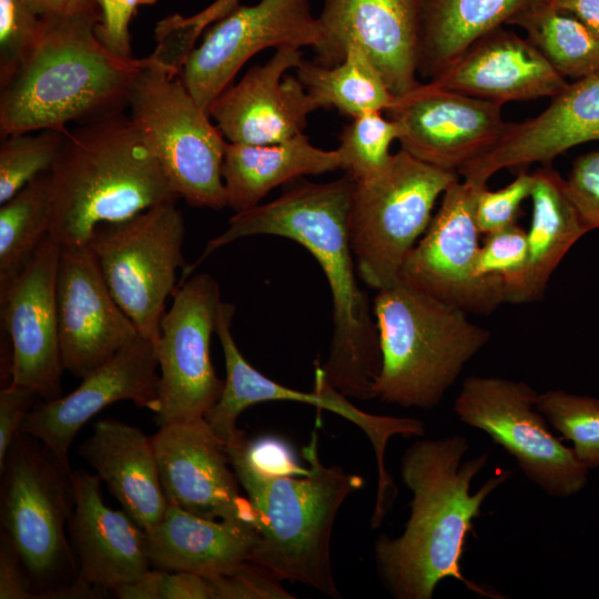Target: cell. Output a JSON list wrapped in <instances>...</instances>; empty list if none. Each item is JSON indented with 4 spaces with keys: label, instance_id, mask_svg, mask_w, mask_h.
Wrapping results in <instances>:
<instances>
[{
    "label": "cell",
    "instance_id": "obj_1",
    "mask_svg": "<svg viewBox=\"0 0 599 599\" xmlns=\"http://www.w3.org/2000/svg\"><path fill=\"white\" fill-rule=\"evenodd\" d=\"M355 180L346 174L325 183L298 177L268 203L230 217L227 227L207 242L187 272L222 246L252 235H275L306 248L322 267L332 293L333 333L321 367L327 384L346 397L374 399L382 367L379 333L367 293L357 281L348 237Z\"/></svg>",
    "mask_w": 599,
    "mask_h": 599
},
{
    "label": "cell",
    "instance_id": "obj_2",
    "mask_svg": "<svg viewBox=\"0 0 599 599\" xmlns=\"http://www.w3.org/2000/svg\"><path fill=\"white\" fill-rule=\"evenodd\" d=\"M469 447L465 437L453 435L418 440L403 454L400 476L413 494L410 515L402 535H382L374 547L378 576L396 599H430L445 579L460 581L487 598H504L468 580L461 559L484 501L511 471L491 476L471 494V483L487 465L488 454L463 461Z\"/></svg>",
    "mask_w": 599,
    "mask_h": 599
},
{
    "label": "cell",
    "instance_id": "obj_3",
    "mask_svg": "<svg viewBox=\"0 0 599 599\" xmlns=\"http://www.w3.org/2000/svg\"><path fill=\"white\" fill-rule=\"evenodd\" d=\"M100 10L42 18L40 38L24 63L0 84L1 138L67 128L123 112L148 61L109 52L94 29Z\"/></svg>",
    "mask_w": 599,
    "mask_h": 599
},
{
    "label": "cell",
    "instance_id": "obj_4",
    "mask_svg": "<svg viewBox=\"0 0 599 599\" xmlns=\"http://www.w3.org/2000/svg\"><path fill=\"white\" fill-rule=\"evenodd\" d=\"M179 199L142 131L114 113L68 130L49 171V235L85 244L102 224Z\"/></svg>",
    "mask_w": 599,
    "mask_h": 599
},
{
    "label": "cell",
    "instance_id": "obj_5",
    "mask_svg": "<svg viewBox=\"0 0 599 599\" xmlns=\"http://www.w3.org/2000/svg\"><path fill=\"white\" fill-rule=\"evenodd\" d=\"M242 430L224 447L240 485L257 515L258 538L250 558L281 581L298 582L331 598L341 593L331 562V537L338 510L364 486V478L326 466L318 454L317 430L303 456V477L273 475L250 458Z\"/></svg>",
    "mask_w": 599,
    "mask_h": 599
},
{
    "label": "cell",
    "instance_id": "obj_6",
    "mask_svg": "<svg viewBox=\"0 0 599 599\" xmlns=\"http://www.w3.org/2000/svg\"><path fill=\"white\" fill-rule=\"evenodd\" d=\"M373 312L382 352L374 396L405 408L436 407L491 336L465 311L403 278L377 291Z\"/></svg>",
    "mask_w": 599,
    "mask_h": 599
},
{
    "label": "cell",
    "instance_id": "obj_7",
    "mask_svg": "<svg viewBox=\"0 0 599 599\" xmlns=\"http://www.w3.org/2000/svg\"><path fill=\"white\" fill-rule=\"evenodd\" d=\"M2 532L27 568L38 598H63L78 577L65 537L74 508L71 468L33 436L19 433L3 466Z\"/></svg>",
    "mask_w": 599,
    "mask_h": 599
},
{
    "label": "cell",
    "instance_id": "obj_8",
    "mask_svg": "<svg viewBox=\"0 0 599 599\" xmlns=\"http://www.w3.org/2000/svg\"><path fill=\"white\" fill-rule=\"evenodd\" d=\"M459 175L400 149L378 175L355 181L348 237L358 277L379 291L395 284L433 219L437 199Z\"/></svg>",
    "mask_w": 599,
    "mask_h": 599
},
{
    "label": "cell",
    "instance_id": "obj_9",
    "mask_svg": "<svg viewBox=\"0 0 599 599\" xmlns=\"http://www.w3.org/2000/svg\"><path fill=\"white\" fill-rule=\"evenodd\" d=\"M128 108L180 199L195 207H225L222 166L229 141L181 79L149 55Z\"/></svg>",
    "mask_w": 599,
    "mask_h": 599
},
{
    "label": "cell",
    "instance_id": "obj_10",
    "mask_svg": "<svg viewBox=\"0 0 599 599\" xmlns=\"http://www.w3.org/2000/svg\"><path fill=\"white\" fill-rule=\"evenodd\" d=\"M185 223L176 202L119 223L102 224L88 244L116 303L140 335L156 341L169 296L185 267Z\"/></svg>",
    "mask_w": 599,
    "mask_h": 599
},
{
    "label": "cell",
    "instance_id": "obj_11",
    "mask_svg": "<svg viewBox=\"0 0 599 599\" xmlns=\"http://www.w3.org/2000/svg\"><path fill=\"white\" fill-rule=\"evenodd\" d=\"M234 313L233 304L221 302L215 333L224 354L226 378L221 398L205 415L214 434L226 445L241 432L236 427L241 413L254 404L270 400L311 404L347 419L364 432L375 451L378 485L370 525L379 527L398 494L393 477L385 468L386 446L394 436H424L425 424L417 418L380 416L359 409L327 384L321 367L315 370L311 393L287 388L266 377L240 352L231 332Z\"/></svg>",
    "mask_w": 599,
    "mask_h": 599
},
{
    "label": "cell",
    "instance_id": "obj_12",
    "mask_svg": "<svg viewBox=\"0 0 599 599\" xmlns=\"http://www.w3.org/2000/svg\"><path fill=\"white\" fill-rule=\"evenodd\" d=\"M538 394L522 380L473 375L463 382L454 412L511 455L522 473L550 497L581 491L590 469L548 428Z\"/></svg>",
    "mask_w": 599,
    "mask_h": 599
},
{
    "label": "cell",
    "instance_id": "obj_13",
    "mask_svg": "<svg viewBox=\"0 0 599 599\" xmlns=\"http://www.w3.org/2000/svg\"><path fill=\"white\" fill-rule=\"evenodd\" d=\"M221 293L207 273L177 285L154 342L160 373L159 427L205 417L222 396L225 379L211 361Z\"/></svg>",
    "mask_w": 599,
    "mask_h": 599
},
{
    "label": "cell",
    "instance_id": "obj_14",
    "mask_svg": "<svg viewBox=\"0 0 599 599\" xmlns=\"http://www.w3.org/2000/svg\"><path fill=\"white\" fill-rule=\"evenodd\" d=\"M311 47L314 61L326 53L323 30L311 11L309 0H260L237 6L209 29L189 55L180 75L196 102L207 110L240 69L268 48Z\"/></svg>",
    "mask_w": 599,
    "mask_h": 599
},
{
    "label": "cell",
    "instance_id": "obj_15",
    "mask_svg": "<svg viewBox=\"0 0 599 599\" xmlns=\"http://www.w3.org/2000/svg\"><path fill=\"white\" fill-rule=\"evenodd\" d=\"M484 186L458 179L446 189L400 278L468 314L488 315L505 303V296L499 283L477 275L481 233L475 207Z\"/></svg>",
    "mask_w": 599,
    "mask_h": 599
},
{
    "label": "cell",
    "instance_id": "obj_16",
    "mask_svg": "<svg viewBox=\"0 0 599 599\" xmlns=\"http://www.w3.org/2000/svg\"><path fill=\"white\" fill-rule=\"evenodd\" d=\"M386 113L398 125L400 149L427 164L457 173L489 151L508 124L500 104L430 82L396 97Z\"/></svg>",
    "mask_w": 599,
    "mask_h": 599
},
{
    "label": "cell",
    "instance_id": "obj_17",
    "mask_svg": "<svg viewBox=\"0 0 599 599\" xmlns=\"http://www.w3.org/2000/svg\"><path fill=\"white\" fill-rule=\"evenodd\" d=\"M61 246L48 235L10 285L0 292L1 321L10 339V383L40 399L61 396L64 370L55 284Z\"/></svg>",
    "mask_w": 599,
    "mask_h": 599
},
{
    "label": "cell",
    "instance_id": "obj_18",
    "mask_svg": "<svg viewBox=\"0 0 599 599\" xmlns=\"http://www.w3.org/2000/svg\"><path fill=\"white\" fill-rule=\"evenodd\" d=\"M119 400L159 413L160 373L154 341L136 336L82 378L70 394L33 406L20 433L43 443L68 468L69 448L84 424Z\"/></svg>",
    "mask_w": 599,
    "mask_h": 599
},
{
    "label": "cell",
    "instance_id": "obj_19",
    "mask_svg": "<svg viewBox=\"0 0 599 599\" xmlns=\"http://www.w3.org/2000/svg\"><path fill=\"white\" fill-rule=\"evenodd\" d=\"M152 441L167 504L257 530V515L241 495L224 444L205 417L161 426Z\"/></svg>",
    "mask_w": 599,
    "mask_h": 599
},
{
    "label": "cell",
    "instance_id": "obj_20",
    "mask_svg": "<svg viewBox=\"0 0 599 599\" xmlns=\"http://www.w3.org/2000/svg\"><path fill=\"white\" fill-rule=\"evenodd\" d=\"M55 300L64 369L83 378L140 335L88 243L61 247Z\"/></svg>",
    "mask_w": 599,
    "mask_h": 599
},
{
    "label": "cell",
    "instance_id": "obj_21",
    "mask_svg": "<svg viewBox=\"0 0 599 599\" xmlns=\"http://www.w3.org/2000/svg\"><path fill=\"white\" fill-rule=\"evenodd\" d=\"M317 18L326 44L321 64L339 63L354 44L369 57L394 95L420 83L422 0H324Z\"/></svg>",
    "mask_w": 599,
    "mask_h": 599
},
{
    "label": "cell",
    "instance_id": "obj_22",
    "mask_svg": "<svg viewBox=\"0 0 599 599\" xmlns=\"http://www.w3.org/2000/svg\"><path fill=\"white\" fill-rule=\"evenodd\" d=\"M303 59L300 48L275 49L211 102L206 111L229 142L273 144L304 132L319 106L296 75L286 74Z\"/></svg>",
    "mask_w": 599,
    "mask_h": 599
},
{
    "label": "cell",
    "instance_id": "obj_23",
    "mask_svg": "<svg viewBox=\"0 0 599 599\" xmlns=\"http://www.w3.org/2000/svg\"><path fill=\"white\" fill-rule=\"evenodd\" d=\"M74 508L68 524L79 570L64 598H92L133 582L151 569L146 531L123 509H111L101 479L72 473Z\"/></svg>",
    "mask_w": 599,
    "mask_h": 599
},
{
    "label": "cell",
    "instance_id": "obj_24",
    "mask_svg": "<svg viewBox=\"0 0 599 599\" xmlns=\"http://www.w3.org/2000/svg\"><path fill=\"white\" fill-rule=\"evenodd\" d=\"M550 99L538 115L508 122L489 151L458 170L459 177L487 185L500 170L522 171L534 163L549 165L573 146L599 141V71L567 83Z\"/></svg>",
    "mask_w": 599,
    "mask_h": 599
},
{
    "label": "cell",
    "instance_id": "obj_25",
    "mask_svg": "<svg viewBox=\"0 0 599 599\" xmlns=\"http://www.w3.org/2000/svg\"><path fill=\"white\" fill-rule=\"evenodd\" d=\"M428 82L500 105L552 98L568 83L527 38L502 27L480 38Z\"/></svg>",
    "mask_w": 599,
    "mask_h": 599
},
{
    "label": "cell",
    "instance_id": "obj_26",
    "mask_svg": "<svg viewBox=\"0 0 599 599\" xmlns=\"http://www.w3.org/2000/svg\"><path fill=\"white\" fill-rule=\"evenodd\" d=\"M79 455L141 528L148 531L162 519L167 501L152 436L116 419H100Z\"/></svg>",
    "mask_w": 599,
    "mask_h": 599
},
{
    "label": "cell",
    "instance_id": "obj_27",
    "mask_svg": "<svg viewBox=\"0 0 599 599\" xmlns=\"http://www.w3.org/2000/svg\"><path fill=\"white\" fill-rule=\"evenodd\" d=\"M146 538L153 568L210 579L232 573L250 561L258 534L248 525L204 518L167 504Z\"/></svg>",
    "mask_w": 599,
    "mask_h": 599
},
{
    "label": "cell",
    "instance_id": "obj_28",
    "mask_svg": "<svg viewBox=\"0 0 599 599\" xmlns=\"http://www.w3.org/2000/svg\"><path fill=\"white\" fill-rule=\"evenodd\" d=\"M534 175L527 262L505 290V303L525 304L541 300L562 258L589 233L566 192L565 177L549 165L537 169Z\"/></svg>",
    "mask_w": 599,
    "mask_h": 599
},
{
    "label": "cell",
    "instance_id": "obj_29",
    "mask_svg": "<svg viewBox=\"0 0 599 599\" xmlns=\"http://www.w3.org/2000/svg\"><path fill=\"white\" fill-rule=\"evenodd\" d=\"M337 169V150L318 149L304 133L273 144L229 142L222 166L226 206L246 211L281 184Z\"/></svg>",
    "mask_w": 599,
    "mask_h": 599
},
{
    "label": "cell",
    "instance_id": "obj_30",
    "mask_svg": "<svg viewBox=\"0 0 599 599\" xmlns=\"http://www.w3.org/2000/svg\"><path fill=\"white\" fill-rule=\"evenodd\" d=\"M550 0H422L418 74L428 81L476 41Z\"/></svg>",
    "mask_w": 599,
    "mask_h": 599
},
{
    "label": "cell",
    "instance_id": "obj_31",
    "mask_svg": "<svg viewBox=\"0 0 599 599\" xmlns=\"http://www.w3.org/2000/svg\"><path fill=\"white\" fill-rule=\"evenodd\" d=\"M295 73L319 109L334 108L351 118L386 112L396 99L369 57L354 44L335 65L303 59Z\"/></svg>",
    "mask_w": 599,
    "mask_h": 599
},
{
    "label": "cell",
    "instance_id": "obj_32",
    "mask_svg": "<svg viewBox=\"0 0 599 599\" xmlns=\"http://www.w3.org/2000/svg\"><path fill=\"white\" fill-rule=\"evenodd\" d=\"M515 26L565 79H582L599 71V35L550 2L518 18Z\"/></svg>",
    "mask_w": 599,
    "mask_h": 599
},
{
    "label": "cell",
    "instance_id": "obj_33",
    "mask_svg": "<svg viewBox=\"0 0 599 599\" xmlns=\"http://www.w3.org/2000/svg\"><path fill=\"white\" fill-rule=\"evenodd\" d=\"M49 235V172L0 207V292L20 274Z\"/></svg>",
    "mask_w": 599,
    "mask_h": 599
},
{
    "label": "cell",
    "instance_id": "obj_34",
    "mask_svg": "<svg viewBox=\"0 0 599 599\" xmlns=\"http://www.w3.org/2000/svg\"><path fill=\"white\" fill-rule=\"evenodd\" d=\"M537 409L590 470L599 468V398L562 389L539 393Z\"/></svg>",
    "mask_w": 599,
    "mask_h": 599
},
{
    "label": "cell",
    "instance_id": "obj_35",
    "mask_svg": "<svg viewBox=\"0 0 599 599\" xmlns=\"http://www.w3.org/2000/svg\"><path fill=\"white\" fill-rule=\"evenodd\" d=\"M68 128L44 129L2 138L0 145V204L54 164Z\"/></svg>",
    "mask_w": 599,
    "mask_h": 599
},
{
    "label": "cell",
    "instance_id": "obj_36",
    "mask_svg": "<svg viewBox=\"0 0 599 599\" xmlns=\"http://www.w3.org/2000/svg\"><path fill=\"white\" fill-rule=\"evenodd\" d=\"M344 126L336 149L341 169L355 181L382 173L390 163V145L398 140V125L383 112H367Z\"/></svg>",
    "mask_w": 599,
    "mask_h": 599
},
{
    "label": "cell",
    "instance_id": "obj_37",
    "mask_svg": "<svg viewBox=\"0 0 599 599\" xmlns=\"http://www.w3.org/2000/svg\"><path fill=\"white\" fill-rule=\"evenodd\" d=\"M42 24V18L22 0H0V84L31 54Z\"/></svg>",
    "mask_w": 599,
    "mask_h": 599
},
{
    "label": "cell",
    "instance_id": "obj_38",
    "mask_svg": "<svg viewBox=\"0 0 599 599\" xmlns=\"http://www.w3.org/2000/svg\"><path fill=\"white\" fill-rule=\"evenodd\" d=\"M528 256L527 231L517 224L485 234L477 257V275L505 290L524 270Z\"/></svg>",
    "mask_w": 599,
    "mask_h": 599
},
{
    "label": "cell",
    "instance_id": "obj_39",
    "mask_svg": "<svg viewBox=\"0 0 599 599\" xmlns=\"http://www.w3.org/2000/svg\"><path fill=\"white\" fill-rule=\"evenodd\" d=\"M111 592L120 599H213L209 578L186 571L155 568Z\"/></svg>",
    "mask_w": 599,
    "mask_h": 599
},
{
    "label": "cell",
    "instance_id": "obj_40",
    "mask_svg": "<svg viewBox=\"0 0 599 599\" xmlns=\"http://www.w3.org/2000/svg\"><path fill=\"white\" fill-rule=\"evenodd\" d=\"M535 175L519 171L518 175L505 187L489 190L486 186L478 192L475 217L481 234L516 224L521 204L531 195Z\"/></svg>",
    "mask_w": 599,
    "mask_h": 599
},
{
    "label": "cell",
    "instance_id": "obj_41",
    "mask_svg": "<svg viewBox=\"0 0 599 599\" xmlns=\"http://www.w3.org/2000/svg\"><path fill=\"white\" fill-rule=\"evenodd\" d=\"M213 599H292L281 580L263 567L247 561L236 571L210 578Z\"/></svg>",
    "mask_w": 599,
    "mask_h": 599
},
{
    "label": "cell",
    "instance_id": "obj_42",
    "mask_svg": "<svg viewBox=\"0 0 599 599\" xmlns=\"http://www.w3.org/2000/svg\"><path fill=\"white\" fill-rule=\"evenodd\" d=\"M565 189L588 231L599 230V149L573 160Z\"/></svg>",
    "mask_w": 599,
    "mask_h": 599
},
{
    "label": "cell",
    "instance_id": "obj_43",
    "mask_svg": "<svg viewBox=\"0 0 599 599\" xmlns=\"http://www.w3.org/2000/svg\"><path fill=\"white\" fill-rule=\"evenodd\" d=\"M100 10L94 32L101 44L112 54L132 59L130 22L138 7L156 0H92Z\"/></svg>",
    "mask_w": 599,
    "mask_h": 599
},
{
    "label": "cell",
    "instance_id": "obj_44",
    "mask_svg": "<svg viewBox=\"0 0 599 599\" xmlns=\"http://www.w3.org/2000/svg\"><path fill=\"white\" fill-rule=\"evenodd\" d=\"M35 398L31 389L9 383L0 390V468L20 433L22 423L33 408Z\"/></svg>",
    "mask_w": 599,
    "mask_h": 599
},
{
    "label": "cell",
    "instance_id": "obj_45",
    "mask_svg": "<svg viewBox=\"0 0 599 599\" xmlns=\"http://www.w3.org/2000/svg\"><path fill=\"white\" fill-rule=\"evenodd\" d=\"M246 449L252 461L265 473L285 476L306 474L291 447L280 438L263 436L252 441L247 439Z\"/></svg>",
    "mask_w": 599,
    "mask_h": 599
},
{
    "label": "cell",
    "instance_id": "obj_46",
    "mask_svg": "<svg viewBox=\"0 0 599 599\" xmlns=\"http://www.w3.org/2000/svg\"><path fill=\"white\" fill-rule=\"evenodd\" d=\"M38 598L30 575L9 539L1 534L0 599Z\"/></svg>",
    "mask_w": 599,
    "mask_h": 599
},
{
    "label": "cell",
    "instance_id": "obj_47",
    "mask_svg": "<svg viewBox=\"0 0 599 599\" xmlns=\"http://www.w3.org/2000/svg\"><path fill=\"white\" fill-rule=\"evenodd\" d=\"M550 4L577 18L599 35V0H550Z\"/></svg>",
    "mask_w": 599,
    "mask_h": 599
},
{
    "label": "cell",
    "instance_id": "obj_48",
    "mask_svg": "<svg viewBox=\"0 0 599 599\" xmlns=\"http://www.w3.org/2000/svg\"><path fill=\"white\" fill-rule=\"evenodd\" d=\"M41 18L60 17L78 12L94 4L92 0H22Z\"/></svg>",
    "mask_w": 599,
    "mask_h": 599
},
{
    "label": "cell",
    "instance_id": "obj_49",
    "mask_svg": "<svg viewBox=\"0 0 599 599\" xmlns=\"http://www.w3.org/2000/svg\"><path fill=\"white\" fill-rule=\"evenodd\" d=\"M238 6V0H215L202 11L189 17L190 22L203 31L209 24L224 18Z\"/></svg>",
    "mask_w": 599,
    "mask_h": 599
}]
</instances>
